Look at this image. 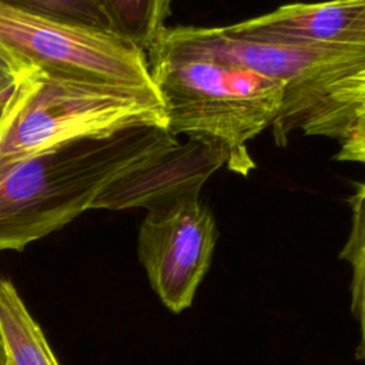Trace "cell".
<instances>
[{"mask_svg":"<svg viewBox=\"0 0 365 365\" xmlns=\"http://www.w3.org/2000/svg\"><path fill=\"white\" fill-rule=\"evenodd\" d=\"M31 67L30 64L24 63L19 57H16L11 51H9L6 47L0 46V76L1 74H16L21 73Z\"/></svg>","mask_w":365,"mask_h":365,"instance_id":"9a60e30c","label":"cell"},{"mask_svg":"<svg viewBox=\"0 0 365 365\" xmlns=\"http://www.w3.org/2000/svg\"><path fill=\"white\" fill-rule=\"evenodd\" d=\"M218 230L200 194L147 210L137 254L153 291L174 314L191 307L212 259Z\"/></svg>","mask_w":365,"mask_h":365,"instance_id":"8992f818","label":"cell"},{"mask_svg":"<svg viewBox=\"0 0 365 365\" xmlns=\"http://www.w3.org/2000/svg\"><path fill=\"white\" fill-rule=\"evenodd\" d=\"M0 365H6V349H4L1 331H0Z\"/></svg>","mask_w":365,"mask_h":365,"instance_id":"2e32d148","label":"cell"},{"mask_svg":"<svg viewBox=\"0 0 365 365\" xmlns=\"http://www.w3.org/2000/svg\"><path fill=\"white\" fill-rule=\"evenodd\" d=\"M38 71L31 66L21 73L0 76V138L24 103Z\"/></svg>","mask_w":365,"mask_h":365,"instance_id":"5bb4252c","label":"cell"},{"mask_svg":"<svg viewBox=\"0 0 365 365\" xmlns=\"http://www.w3.org/2000/svg\"><path fill=\"white\" fill-rule=\"evenodd\" d=\"M0 331L6 365H60L40 325L9 278H0Z\"/></svg>","mask_w":365,"mask_h":365,"instance_id":"9c48e42d","label":"cell"},{"mask_svg":"<svg viewBox=\"0 0 365 365\" xmlns=\"http://www.w3.org/2000/svg\"><path fill=\"white\" fill-rule=\"evenodd\" d=\"M222 27L231 36L255 41L365 48V0L291 3Z\"/></svg>","mask_w":365,"mask_h":365,"instance_id":"ba28073f","label":"cell"},{"mask_svg":"<svg viewBox=\"0 0 365 365\" xmlns=\"http://www.w3.org/2000/svg\"><path fill=\"white\" fill-rule=\"evenodd\" d=\"M365 113V68L348 76L332 87L329 108L302 127L304 135H319L338 140L344 124Z\"/></svg>","mask_w":365,"mask_h":365,"instance_id":"7c38bea8","label":"cell"},{"mask_svg":"<svg viewBox=\"0 0 365 365\" xmlns=\"http://www.w3.org/2000/svg\"><path fill=\"white\" fill-rule=\"evenodd\" d=\"M154 58H207L234 64L285 84V103L271 127L277 145L329 108L339 80L365 68V48L307 47L255 41L220 27H164L147 51Z\"/></svg>","mask_w":365,"mask_h":365,"instance_id":"3957f363","label":"cell"},{"mask_svg":"<svg viewBox=\"0 0 365 365\" xmlns=\"http://www.w3.org/2000/svg\"><path fill=\"white\" fill-rule=\"evenodd\" d=\"M178 143L140 125L60 143L0 165V251H21L63 228L118 177Z\"/></svg>","mask_w":365,"mask_h":365,"instance_id":"6da1fadb","label":"cell"},{"mask_svg":"<svg viewBox=\"0 0 365 365\" xmlns=\"http://www.w3.org/2000/svg\"><path fill=\"white\" fill-rule=\"evenodd\" d=\"M346 202L351 210V228L339 258L351 267V309L359 325L356 359L365 362V182H356Z\"/></svg>","mask_w":365,"mask_h":365,"instance_id":"8fae6325","label":"cell"},{"mask_svg":"<svg viewBox=\"0 0 365 365\" xmlns=\"http://www.w3.org/2000/svg\"><path fill=\"white\" fill-rule=\"evenodd\" d=\"M0 46L50 77L158 93L147 53L113 31L0 6Z\"/></svg>","mask_w":365,"mask_h":365,"instance_id":"5b68a950","label":"cell"},{"mask_svg":"<svg viewBox=\"0 0 365 365\" xmlns=\"http://www.w3.org/2000/svg\"><path fill=\"white\" fill-rule=\"evenodd\" d=\"M113 33L133 41L145 53L165 27L171 0H98Z\"/></svg>","mask_w":365,"mask_h":365,"instance_id":"30bf717a","label":"cell"},{"mask_svg":"<svg viewBox=\"0 0 365 365\" xmlns=\"http://www.w3.org/2000/svg\"><path fill=\"white\" fill-rule=\"evenodd\" d=\"M227 163L228 153L220 145L197 140L177 143L113 181L91 210H150L200 194L204 182Z\"/></svg>","mask_w":365,"mask_h":365,"instance_id":"52a82bcc","label":"cell"},{"mask_svg":"<svg viewBox=\"0 0 365 365\" xmlns=\"http://www.w3.org/2000/svg\"><path fill=\"white\" fill-rule=\"evenodd\" d=\"M148 61L165 107L167 130L225 148L227 168L247 177L255 168L247 143L281 117L285 84L217 60Z\"/></svg>","mask_w":365,"mask_h":365,"instance_id":"7a4b0ae2","label":"cell"},{"mask_svg":"<svg viewBox=\"0 0 365 365\" xmlns=\"http://www.w3.org/2000/svg\"><path fill=\"white\" fill-rule=\"evenodd\" d=\"M167 128L160 93L38 76L0 138V165L60 143L130 127Z\"/></svg>","mask_w":365,"mask_h":365,"instance_id":"277c9868","label":"cell"},{"mask_svg":"<svg viewBox=\"0 0 365 365\" xmlns=\"http://www.w3.org/2000/svg\"><path fill=\"white\" fill-rule=\"evenodd\" d=\"M0 6L111 31L108 17L98 0H0Z\"/></svg>","mask_w":365,"mask_h":365,"instance_id":"4fadbf2b","label":"cell"}]
</instances>
